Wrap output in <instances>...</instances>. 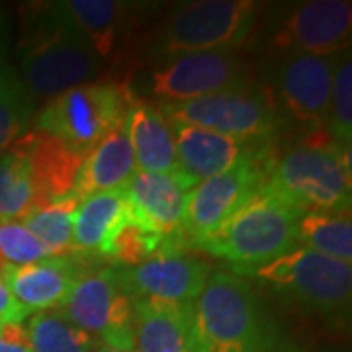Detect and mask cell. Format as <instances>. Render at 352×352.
Here are the masks:
<instances>
[{
	"label": "cell",
	"instance_id": "1",
	"mask_svg": "<svg viewBox=\"0 0 352 352\" xmlns=\"http://www.w3.org/2000/svg\"><path fill=\"white\" fill-rule=\"evenodd\" d=\"M18 63L25 90L38 98H53L94 75L98 55L63 4L50 2L25 22Z\"/></svg>",
	"mask_w": 352,
	"mask_h": 352
},
{
	"label": "cell",
	"instance_id": "2",
	"mask_svg": "<svg viewBox=\"0 0 352 352\" xmlns=\"http://www.w3.org/2000/svg\"><path fill=\"white\" fill-rule=\"evenodd\" d=\"M303 214L264 182L201 249L235 264L239 272H251L296 249Z\"/></svg>",
	"mask_w": 352,
	"mask_h": 352
},
{
	"label": "cell",
	"instance_id": "3",
	"mask_svg": "<svg viewBox=\"0 0 352 352\" xmlns=\"http://www.w3.org/2000/svg\"><path fill=\"white\" fill-rule=\"evenodd\" d=\"M206 352H270L274 337L263 305L245 278L217 272L196 303Z\"/></svg>",
	"mask_w": 352,
	"mask_h": 352
},
{
	"label": "cell",
	"instance_id": "4",
	"mask_svg": "<svg viewBox=\"0 0 352 352\" xmlns=\"http://www.w3.org/2000/svg\"><path fill=\"white\" fill-rule=\"evenodd\" d=\"M266 182L303 212H351V151L309 143L268 164Z\"/></svg>",
	"mask_w": 352,
	"mask_h": 352
},
{
	"label": "cell",
	"instance_id": "5",
	"mask_svg": "<svg viewBox=\"0 0 352 352\" xmlns=\"http://www.w3.org/2000/svg\"><path fill=\"white\" fill-rule=\"evenodd\" d=\"M133 102L126 88L94 82L69 88L53 96L36 116V129L59 139L71 151L85 157L113 129L126 126Z\"/></svg>",
	"mask_w": 352,
	"mask_h": 352
},
{
	"label": "cell",
	"instance_id": "6",
	"mask_svg": "<svg viewBox=\"0 0 352 352\" xmlns=\"http://www.w3.org/2000/svg\"><path fill=\"white\" fill-rule=\"evenodd\" d=\"M249 274L282 298L329 319L342 317L351 307V263H340L305 247H296Z\"/></svg>",
	"mask_w": 352,
	"mask_h": 352
},
{
	"label": "cell",
	"instance_id": "7",
	"mask_svg": "<svg viewBox=\"0 0 352 352\" xmlns=\"http://www.w3.org/2000/svg\"><path fill=\"white\" fill-rule=\"evenodd\" d=\"M256 10L251 0L190 2L166 22L159 51L164 55L229 51L249 38Z\"/></svg>",
	"mask_w": 352,
	"mask_h": 352
},
{
	"label": "cell",
	"instance_id": "8",
	"mask_svg": "<svg viewBox=\"0 0 352 352\" xmlns=\"http://www.w3.org/2000/svg\"><path fill=\"white\" fill-rule=\"evenodd\" d=\"M59 311L76 327L100 337L110 349H135L133 298L124 284L122 270L80 274Z\"/></svg>",
	"mask_w": 352,
	"mask_h": 352
},
{
	"label": "cell",
	"instance_id": "9",
	"mask_svg": "<svg viewBox=\"0 0 352 352\" xmlns=\"http://www.w3.org/2000/svg\"><path fill=\"white\" fill-rule=\"evenodd\" d=\"M159 110L170 122L204 127L241 143L266 139L274 133L278 124L272 104L249 87L180 104H161Z\"/></svg>",
	"mask_w": 352,
	"mask_h": 352
},
{
	"label": "cell",
	"instance_id": "10",
	"mask_svg": "<svg viewBox=\"0 0 352 352\" xmlns=\"http://www.w3.org/2000/svg\"><path fill=\"white\" fill-rule=\"evenodd\" d=\"M266 161L249 155L221 175L212 176L188 192L182 235L196 247H204L237 208L266 182Z\"/></svg>",
	"mask_w": 352,
	"mask_h": 352
},
{
	"label": "cell",
	"instance_id": "11",
	"mask_svg": "<svg viewBox=\"0 0 352 352\" xmlns=\"http://www.w3.org/2000/svg\"><path fill=\"white\" fill-rule=\"evenodd\" d=\"M247 85V71L231 51L176 55L153 73L151 90L163 104H180Z\"/></svg>",
	"mask_w": 352,
	"mask_h": 352
},
{
	"label": "cell",
	"instance_id": "12",
	"mask_svg": "<svg viewBox=\"0 0 352 352\" xmlns=\"http://www.w3.org/2000/svg\"><path fill=\"white\" fill-rule=\"evenodd\" d=\"M351 36L352 4L349 0H309L289 14L274 43L294 53L333 57L349 51Z\"/></svg>",
	"mask_w": 352,
	"mask_h": 352
},
{
	"label": "cell",
	"instance_id": "13",
	"mask_svg": "<svg viewBox=\"0 0 352 352\" xmlns=\"http://www.w3.org/2000/svg\"><path fill=\"white\" fill-rule=\"evenodd\" d=\"M194 186L178 170L166 175L138 170L126 186L127 221L161 237L182 235L186 198Z\"/></svg>",
	"mask_w": 352,
	"mask_h": 352
},
{
	"label": "cell",
	"instance_id": "14",
	"mask_svg": "<svg viewBox=\"0 0 352 352\" xmlns=\"http://www.w3.org/2000/svg\"><path fill=\"white\" fill-rule=\"evenodd\" d=\"M122 278L133 300L194 303L210 280V264L180 252H161L122 270Z\"/></svg>",
	"mask_w": 352,
	"mask_h": 352
},
{
	"label": "cell",
	"instance_id": "15",
	"mask_svg": "<svg viewBox=\"0 0 352 352\" xmlns=\"http://www.w3.org/2000/svg\"><path fill=\"white\" fill-rule=\"evenodd\" d=\"M340 55V53H339ZM337 55L317 57L292 53L276 71L278 92L289 113L305 124H327Z\"/></svg>",
	"mask_w": 352,
	"mask_h": 352
},
{
	"label": "cell",
	"instance_id": "16",
	"mask_svg": "<svg viewBox=\"0 0 352 352\" xmlns=\"http://www.w3.org/2000/svg\"><path fill=\"white\" fill-rule=\"evenodd\" d=\"M133 329L139 352H206L194 303L133 300Z\"/></svg>",
	"mask_w": 352,
	"mask_h": 352
},
{
	"label": "cell",
	"instance_id": "17",
	"mask_svg": "<svg viewBox=\"0 0 352 352\" xmlns=\"http://www.w3.org/2000/svg\"><path fill=\"white\" fill-rule=\"evenodd\" d=\"M78 268L69 256H47L25 266L6 264L2 280L16 303L28 315L59 309L78 280Z\"/></svg>",
	"mask_w": 352,
	"mask_h": 352
},
{
	"label": "cell",
	"instance_id": "18",
	"mask_svg": "<svg viewBox=\"0 0 352 352\" xmlns=\"http://www.w3.org/2000/svg\"><path fill=\"white\" fill-rule=\"evenodd\" d=\"M34 188V210H41L53 201L63 200L75 188L78 170L85 157L71 151L59 139L39 129L22 135Z\"/></svg>",
	"mask_w": 352,
	"mask_h": 352
},
{
	"label": "cell",
	"instance_id": "19",
	"mask_svg": "<svg viewBox=\"0 0 352 352\" xmlns=\"http://www.w3.org/2000/svg\"><path fill=\"white\" fill-rule=\"evenodd\" d=\"M170 126L175 131L178 173L188 176L194 184L226 173L254 153L249 149V143H241L204 127L180 122H170Z\"/></svg>",
	"mask_w": 352,
	"mask_h": 352
},
{
	"label": "cell",
	"instance_id": "20",
	"mask_svg": "<svg viewBox=\"0 0 352 352\" xmlns=\"http://www.w3.org/2000/svg\"><path fill=\"white\" fill-rule=\"evenodd\" d=\"M126 131L138 170L153 175L178 170L175 131L159 108L147 102H133L126 118Z\"/></svg>",
	"mask_w": 352,
	"mask_h": 352
},
{
	"label": "cell",
	"instance_id": "21",
	"mask_svg": "<svg viewBox=\"0 0 352 352\" xmlns=\"http://www.w3.org/2000/svg\"><path fill=\"white\" fill-rule=\"evenodd\" d=\"M135 173V157L127 139L126 126H122L102 139L94 151L88 153L71 194L82 201L100 192L122 190L131 182Z\"/></svg>",
	"mask_w": 352,
	"mask_h": 352
},
{
	"label": "cell",
	"instance_id": "22",
	"mask_svg": "<svg viewBox=\"0 0 352 352\" xmlns=\"http://www.w3.org/2000/svg\"><path fill=\"white\" fill-rule=\"evenodd\" d=\"M126 221V188L88 196L76 208L73 221V249L104 254L113 233Z\"/></svg>",
	"mask_w": 352,
	"mask_h": 352
},
{
	"label": "cell",
	"instance_id": "23",
	"mask_svg": "<svg viewBox=\"0 0 352 352\" xmlns=\"http://www.w3.org/2000/svg\"><path fill=\"white\" fill-rule=\"evenodd\" d=\"M298 241L305 243V249L340 263H351V212H305L298 223Z\"/></svg>",
	"mask_w": 352,
	"mask_h": 352
},
{
	"label": "cell",
	"instance_id": "24",
	"mask_svg": "<svg viewBox=\"0 0 352 352\" xmlns=\"http://www.w3.org/2000/svg\"><path fill=\"white\" fill-rule=\"evenodd\" d=\"M34 188L22 138L0 155V221H16L32 212Z\"/></svg>",
	"mask_w": 352,
	"mask_h": 352
},
{
	"label": "cell",
	"instance_id": "25",
	"mask_svg": "<svg viewBox=\"0 0 352 352\" xmlns=\"http://www.w3.org/2000/svg\"><path fill=\"white\" fill-rule=\"evenodd\" d=\"M78 30L85 34L98 57H108L116 34L126 14V4L113 0H67L61 2Z\"/></svg>",
	"mask_w": 352,
	"mask_h": 352
},
{
	"label": "cell",
	"instance_id": "26",
	"mask_svg": "<svg viewBox=\"0 0 352 352\" xmlns=\"http://www.w3.org/2000/svg\"><path fill=\"white\" fill-rule=\"evenodd\" d=\"M28 337L34 352H92V335L71 323L59 309L39 311L28 319Z\"/></svg>",
	"mask_w": 352,
	"mask_h": 352
},
{
	"label": "cell",
	"instance_id": "27",
	"mask_svg": "<svg viewBox=\"0 0 352 352\" xmlns=\"http://www.w3.org/2000/svg\"><path fill=\"white\" fill-rule=\"evenodd\" d=\"M80 200L69 194L63 200H57L34 210L22 217L24 227L47 249L51 256H65V252L73 249V221Z\"/></svg>",
	"mask_w": 352,
	"mask_h": 352
},
{
	"label": "cell",
	"instance_id": "28",
	"mask_svg": "<svg viewBox=\"0 0 352 352\" xmlns=\"http://www.w3.org/2000/svg\"><path fill=\"white\" fill-rule=\"evenodd\" d=\"M34 113L32 94L18 75L0 85V155L6 153L30 129Z\"/></svg>",
	"mask_w": 352,
	"mask_h": 352
},
{
	"label": "cell",
	"instance_id": "29",
	"mask_svg": "<svg viewBox=\"0 0 352 352\" xmlns=\"http://www.w3.org/2000/svg\"><path fill=\"white\" fill-rule=\"evenodd\" d=\"M327 126L335 141L349 147L352 138V65L349 53H340L335 61Z\"/></svg>",
	"mask_w": 352,
	"mask_h": 352
},
{
	"label": "cell",
	"instance_id": "30",
	"mask_svg": "<svg viewBox=\"0 0 352 352\" xmlns=\"http://www.w3.org/2000/svg\"><path fill=\"white\" fill-rule=\"evenodd\" d=\"M164 239L166 237H161L157 233H151L147 229H141V227L126 221L113 233L104 254L118 263L138 266V264L161 254L164 251Z\"/></svg>",
	"mask_w": 352,
	"mask_h": 352
},
{
	"label": "cell",
	"instance_id": "31",
	"mask_svg": "<svg viewBox=\"0 0 352 352\" xmlns=\"http://www.w3.org/2000/svg\"><path fill=\"white\" fill-rule=\"evenodd\" d=\"M0 256L10 266H25L51 254L22 221H0Z\"/></svg>",
	"mask_w": 352,
	"mask_h": 352
},
{
	"label": "cell",
	"instance_id": "32",
	"mask_svg": "<svg viewBox=\"0 0 352 352\" xmlns=\"http://www.w3.org/2000/svg\"><path fill=\"white\" fill-rule=\"evenodd\" d=\"M0 352H34L24 323H0Z\"/></svg>",
	"mask_w": 352,
	"mask_h": 352
},
{
	"label": "cell",
	"instance_id": "33",
	"mask_svg": "<svg viewBox=\"0 0 352 352\" xmlns=\"http://www.w3.org/2000/svg\"><path fill=\"white\" fill-rule=\"evenodd\" d=\"M8 55H10V24L4 10L0 8V85H4L16 75L10 67Z\"/></svg>",
	"mask_w": 352,
	"mask_h": 352
},
{
	"label": "cell",
	"instance_id": "34",
	"mask_svg": "<svg viewBox=\"0 0 352 352\" xmlns=\"http://www.w3.org/2000/svg\"><path fill=\"white\" fill-rule=\"evenodd\" d=\"M30 315L16 303L4 280H0V323H24Z\"/></svg>",
	"mask_w": 352,
	"mask_h": 352
},
{
	"label": "cell",
	"instance_id": "35",
	"mask_svg": "<svg viewBox=\"0 0 352 352\" xmlns=\"http://www.w3.org/2000/svg\"><path fill=\"white\" fill-rule=\"evenodd\" d=\"M4 268H6V263H4V258L0 256V280H2V274H4Z\"/></svg>",
	"mask_w": 352,
	"mask_h": 352
},
{
	"label": "cell",
	"instance_id": "36",
	"mask_svg": "<svg viewBox=\"0 0 352 352\" xmlns=\"http://www.w3.org/2000/svg\"><path fill=\"white\" fill-rule=\"evenodd\" d=\"M98 352H124V351H116V349H110V346H104V349H100Z\"/></svg>",
	"mask_w": 352,
	"mask_h": 352
}]
</instances>
